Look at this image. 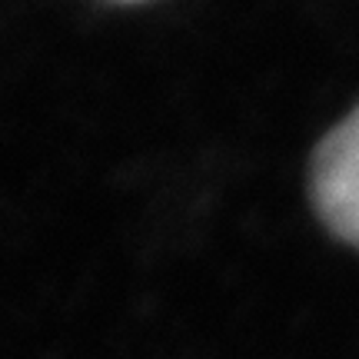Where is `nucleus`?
<instances>
[{
  "instance_id": "1",
  "label": "nucleus",
  "mask_w": 359,
  "mask_h": 359,
  "mask_svg": "<svg viewBox=\"0 0 359 359\" xmlns=\"http://www.w3.org/2000/svg\"><path fill=\"white\" fill-rule=\"evenodd\" d=\"M313 200L323 223L359 246V107L326 133L313 156Z\"/></svg>"
}]
</instances>
